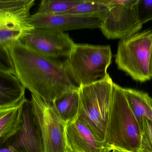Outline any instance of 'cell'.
Masks as SVG:
<instances>
[{
	"instance_id": "obj_1",
	"label": "cell",
	"mask_w": 152,
	"mask_h": 152,
	"mask_svg": "<svg viewBox=\"0 0 152 152\" xmlns=\"http://www.w3.org/2000/svg\"><path fill=\"white\" fill-rule=\"evenodd\" d=\"M18 77L26 88L53 103L65 92L79 88L70 76L64 62L42 56L18 42L9 48Z\"/></svg>"
},
{
	"instance_id": "obj_2",
	"label": "cell",
	"mask_w": 152,
	"mask_h": 152,
	"mask_svg": "<svg viewBox=\"0 0 152 152\" xmlns=\"http://www.w3.org/2000/svg\"><path fill=\"white\" fill-rule=\"evenodd\" d=\"M141 138V128L131 110L123 88L114 83L104 143L112 150L139 152Z\"/></svg>"
},
{
	"instance_id": "obj_3",
	"label": "cell",
	"mask_w": 152,
	"mask_h": 152,
	"mask_svg": "<svg viewBox=\"0 0 152 152\" xmlns=\"http://www.w3.org/2000/svg\"><path fill=\"white\" fill-rule=\"evenodd\" d=\"M113 85L108 74L104 79L93 84L79 87L80 106L78 119L103 143L110 116Z\"/></svg>"
},
{
	"instance_id": "obj_4",
	"label": "cell",
	"mask_w": 152,
	"mask_h": 152,
	"mask_svg": "<svg viewBox=\"0 0 152 152\" xmlns=\"http://www.w3.org/2000/svg\"><path fill=\"white\" fill-rule=\"evenodd\" d=\"M111 47L75 44L64 61L73 80L79 87L93 84L104 79L112 60Z\"/></svg>"
},
{
	"instance_id": "obj_5",
	"label": "cell",
	"mask_w": 152,
	"mask_h": 152,
	"mask_svg": "<svg viewBox=\"0 0 152 152\" xmlns=\"http://www.w3.org/2000/svg\"><path fill=\"white\" fill-rule=\"evenodd\" d=\"M152 30H147L121 40L115 63L118 69L133 80L145 82L152 79L149 71Z\"/></svg>"
},
{
	"instance_id": "obj_6",
	"label": "cell",
	"mask_w": 152,
	"mask_h": 152,
	"mask_svg": "<svg viewBox=\"0 0 152 152\" xmlns=\"http://www.w3.org/2000/svg\"><path fill=\"white\" fill-rule=\"evenodd\" d=\"M108 13L99 29L108 39H122L139 32L142 25L137 14V0H100Z\"/></svg>"
},
{
	"instance_id": "obj_7",
	"label": "cell",
	"mask_w": 152,
	"mask_h": 152,
	"mask_svg": "<svg viewBox=\"0 0 152 152\" xmlns=\"http://www.w3.org/2000/svg\"><path fill=\"white\" fill-rule=\"evenodd\" d=\"M31 102L40 128L44 152H70L66 127L51 102L31 93Z\"/></svg>"
},
{
	"instance_id": "obj_8",
	"label": "cell",
	"mask_w": 152,
	"mask_h": 152,
	"mask_svg": "<svg viewBox=\"0 0 152 152\" xmlns=\"http://www.w3.org/2000/svg\"><path fill=\"white\" fill-rule=\"evenodd\" d=\"M18 42L35 53L50 59L69 56L75 44L64 32L34 27L24 33Z\"/></svg>"
},
{
	"instance_id": "obj_9",
	"label": "cell",
	"mask_w": 152,
	"mask_h": 152,
	"mask_svg": "<svg viewBox=\"0 0 152 152\" xmlns=\"http://www.w3.org/2000/svg\"><path fill=\"white\" fill-rule=\"evenodd\" d=\"M7 140L20 152H44L40 128L31 101L26 99L22 107L20 129Z\"/></svg>"
},
{
	"instance_id": "obj_10",
	"label": "cell",
	"mask_w": 152,
	"mask_h": 152,
	"mask_svg": "<svg viewBox=\"0 0 152 152\" xmlns=\"http://www.w3.org/2000/svg\"><path fill=\"white\" fill-rule=\"evenodd\" d=\"M27 22L36 28H46L60 31L79 29L99 28L103 20L92 18L69 15H50L34 14Z\"/></svg>"
},
{
	"instance_id": "obj_11",
	"label": "cell",
	"mask_w": 152,
	"mask_h": 152,
	"mask_svg": "<svg viewBox=\"0 0 152 152\" xmlns=\"http://www.w3.org/2000/svg\"><path fill=\"white\" fill-rule=\"evenodd\" d=\"M66 134L70 152H110L112 150L105 143L99 141L79 119L66 124Z\"/></svg>"
},
{
	"instance_id": "obj_12",
	"label": "cell",
	"mask_w": 152,
	"mask_h": 152,
	"mask_svg": "<svg viewBox=\"0 0 152 152\" xmlns=\"http://www.w3.org/2000/svg\"><path fill=\"white\" fill-rule=\"evenodd\" d=\"M34 0H0V23L19 27L25 31L34 28L27 22Z\"/></svg>"
},
{
	"instance_id": "obj_13",
	"label": "cell",
	"mask_w": 152,
	"mask_h": 152,
	"mask_svg": "<svg viewBox=\"0 0 152 152\" xmlns=\"http://www.w3.org/2000/svg\"><path fill=\"white\" fill-rule=\"evenodd\" d=\"M26 89L15 75L0 71V111L22 106L26 100Z\"/></svg>"
},
{
	"instance_id": "obj_14",
	"label": "cell",
	"mask_w": 152,
	"mask_h": 152,
	"mask_svg": "<svg viewBox=\"0 0 152 152\" xmlns=\"http://www.w3.org/2000/svg\"><path fill=\"white\" fill-rule=\"evenodd\" d=\"M52 103L57 113L66 125L74 122L80 115L79 87L67 91Z\"/></svg>"
},
{
	"instance_id": "obj_15",
	"label": "cell",
	"mask_w": 152,
	"mask_h": 152,
	"mask_svg": "<svg viewBox=\"0 0 152 152\" xmlns=\"http://www.w3.org/2000/svg\"><path fill=\"white\" fill-rule=\"evenodd\" d=\"M123 91L141 130L146 119L152 121V98L146 92L134 89L123 88Z\"/></svg>"
},
{
	"instance_id": "obj_16",
	"label": "cell",
	"mask_w": 152,
	"mask_h": 152,
	"mask_svg": "<svg viewBox=\"0 0 152 152\" xmlns=\"http://www.w3.org/2000/svg\"><path fill=\"white\" fill-rule=\"evenodd\" d=\"M23 105L14 109L0 111L1 145L15 136L19 130Z\"/></svg>"
},
{
	"instance_id": "obj_17",
	"label": "cell",
	"mask_w": 152,
	"mask_h": 152,
	"mask_svg": "<svg viewBox=\"0 0 152 152\" xmlns=\"http://www.w3.org/2000/svg\"><path fill=\"white\" fill-rule=\"evenodd\" d=\"M108 7L100 0H83L73 8L56 15H69L92 18L104 20L108 13Z\"/></svg>"
},
{
	"instance_id": "obj_18",
	"label": "cell",
	"mask_w": 152,
	"mask_h": 152,
	"mask_svg": "<svg viewBox=\"0 0 152 152\" xmlns=\"http://www.w3.org/2000/svg\"><path fill=\"white\" fill-rule=\"evenodd\" d=\"M82 1L83 0H42L36 14L45 15H56L73 8Z\"/></svg>"
},
{
	"instance_id": "obj_19",
	"label": "cell",
	"mask_w": 152,
	"mask_h": 152,
	"mask_svg": "<svg viewBox=\"0 0 152 152\" xmlns=\"http://www.w3.org/2000/svg\"><path fill=\"white\" fill-rule=\"evenodd\" d=\"M139 152H152V121L146 119L141 129Z\"/></svg>"
},
{
	"instance_id": "obj_20",
	"label": "cell",
	"mask_w": 152,
	"mask_h": 152,
	"mask_svg": "<svg viewBox=\"0 0 152 152\" xmlns=\"http://www.w3.org/2000/svg\"><path fill=\"white\" fill-rule=\"evenodd\" d=\"M136 10L139 22L142 25L152 20V0H137Z\"/></svg>"
},
{
	"instance_id": "obj_21",
	"label": "cell",
	"mask_w": 152,
	"mask_h": 152,
	"mask_svg": "<svg viewBox=\"0 0 152 152\" xmlns=\"http://www.w3.org/2000/svg\"><path fill=\"white\" fill-rule=\"evenodd\" d=\"M15 149L7 140L4 144L1 145L0 152H14Z\"/></svg>"
},
{
	"instance_id": "obj_22",
	"label": "cell",
	"mask_w": 152,
	"mask_h": 152,
	"mask_svg": "<svg viewBox=\"0 0 152 152\" xmlns=\"http://www.w3.org/2000/svg\"><path fill=\"white\" fill-rule=\"evenodd\" d=\"M149 71L150 76L152 78V43L150 51V59H149Z\"/></svg>"
},
{
	"instance_id": "obj_23",
	"label": "cell",
	"mask_w": 152,
	"mask_h": 152,
	"mask_svg": "<svg viewBox=\"0 0 152 152\" xmlns=\"http://www.w3.org/2000/svg\"><path fill=\"white\" fill-rule=\"evenodd\" d=\"M110 152H124V151H119V150H113L112 151H110Z\"/></svg>"
},
{
	"instance_id": "obj_24",
	"label": "cell",
	"mask_w": 152,
	"mask_h": 152,
	"mask_svg": "<svg viewBox=\"0 0 152 152\" xmlns=\"http://www.w3.org/2000/svg\"><path fill=\"white\" fill-rule=\"evenodd\" d=\"M14 152H19V151H17V150H16L15 149V151H14Z\"/></svg>"
}]
</instances>
